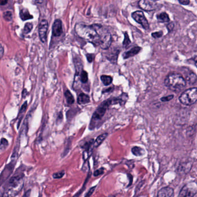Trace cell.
Listing matches in <instances>:
<instances>
[{
  "label": "cell",
  "instance_id": "obj_1",
  "mask_svg": "<svg viewBox=\"0 0 197 197\" xmlns=\"http://www.w3.org/2000/svg\"><path fill=\"white\" fill-rule=\"evenodd\" d=\"M75 31L82 39L92 43L95 46H100L102 49H108L112 44L110 33L101 24L86 25L79 23L75 25Z\"/></svg>",
  "mask_w": 197,
  "mask_h": 197
},
{
  "label": "cell",
  "instance_id": "obj_2",
  "mask_svg": "<svg viewBox=\"0 0 197 197\" xmlns=\"http://www.w3.org/2000/svg\"><path fill=\"white\" fill-rule=\"evenodd\" d=\"M21 168H18L7 184L4 197H14L20 191L23 186L24 173Z\"/></svg>",
  "mask_w": 197,
  "mask_h": 197
},
{
  "label": "cell",
  "instance_id": "obj_3",
  "mask_svg": "<svg viewBox=\"0 0 197 197\" xmlns=\"http://www.w3.org/2000/svg\"><path fill=\"white\" fill-rule=\"evenodd\" d=\"M123 102H125V101H124V98L122 99L121 98H110L104 101L101 105L98 107V108L92 115V118L90 124V129L92 130L95 128L96 124L104 117L110 105L122 103L123 104Z\"/></svg>",
  "mask_w": 197,
  "mask_h": 197
},
{
  "label": "cell",
  "instance_id": "obj_4",
  "mask_svg": "<svg viewBox=\"0 0 197 197\" xmlns=\"http://www.w3.org/2000/svg\"><path fill=\"white\" fill-rule=\"evenodd\" d=\"M164 84L172 91L179 92L186 86V82L182 75L171 73L165 78Z\"/></svg>",
  "mask_w": 197,
  "mask_h": 197
},
{
  "label": "cell",
  "instance_id": "obj_5",
  "mask_svg": "<svg viewBox=\"0 0 197 197\" xmlns=\"http://www.w3.org/2000/svg\"><path fill=\"white\" fill-rule=\"evenodd\" d=\"M197 100V88H190L185 90L179 96V101L183 105L190 106L195 104Z\"/></svg>",
  "mask_w": 197,
  "mask_h": 197
},
{
  "label": "cell",
  "instance_id": "obj_6",
  "mask_svg": "<svg viewBox=\"0 0 197 197\" xmlns=\"http://www.w3.org/2000/svg\"><path fill=\"white\" fill-rule=\"evenodd\" d=\"M17 157L18 155L12 154L11 161L5 166L4 169L1 172L0 174V187L4 183L5 181L7 180L12 173L16 163Z\"/></svg>",
  "mask_w": 197,
  "mask_h": 197
},
{
  "label": "cell",
  "instance_id": "obj_7",
  "mask_svg": "<svg viewBox=\"0 0 197 197\" xmlns=\"http://www.w3.org/2000/svg\"><path fill=\"white\" fill-rule=\"evenodd\" d=\"M197 185L195 183L186 184L181 189L179 197H194L197 194Z\"/></svg>",
  "mask_w": 197,
  "mask_h": 197
},
{
  "label": "cell",
  "instance_id": "obj_8",
  "mask_svg": "<svg viewBox=\"0 0 197 197\" xmlns=\"http://www.w3.org/2000/svg\"><path fill=\"white\" fill-rule=\"evenodd\" d=\"M132 18L134 20L140 24L145 30H148L149 28V22L145 17L144 13L141 11H137L132 13Z\"/></svg>",
  "mask_w": 197,
  "mask_h": 197
},
{
  "label": "cell",
  "instance_id": "obj_9",
  "mask_svg": "<svg viewBox=\"0 0 197 197\" xmlns=\"http://www.w3.org/2000/svg\"><path fill=\"white\" fill-rule=\"evenodd\" d=\"M157 2L155 1L141 0L139 2V6L140 8L146 11H154L157 8Z\"/></svg>",
  "mask_w": 197,
  "mask_h": 197
},
{
  "label": "cell",
  "instance_id": "obj_10",
  "mask_svg": "<svg viewBox=\"0 0 197 197\" xmlns=\"http://www.w3.org/2000/svg\"><path fill=\"white\" fill-rule=\"evenodd\" d=\"M48 22L46 20H43L40 23L39 25V36L41 41L45 43L46 41L47 32L48 30Z\"/></svg>",
  "mask_w": 197,
  "mask_h": 197
},
{
  "label": "cell",
  "instance_id": "obj_11",
  "mask_svg": "<svg viewBox=\"0 0 197 197\" xmlns=\"http://www.w3.org/2000/svg\"><path fill=\"white\" fill-rule=\"evenodd\" d=\"M53 35L54 36H60L62 32V22L60 19L56 20L53 24Z\"/></svg>",
  "mask_w": 197,
  "mask_h": 197
},
{
  "label": "cell",
  "instance_id": "obj_12",
  "mask_svg": "<svg viewBox=\"0 0 197 197\" xmlns=\"http://www.w3.org/2000/svg\"><path fill=\"white\" fill-rule=\"evenodd\" d=\"M173 189L170 187H165L158 191L157 197H173Z\"/></svg>",
  "mask_w": 197,
  "mask_h": 197
},
{
  "label": "cell",
  "instance_id": "obj_13",
  "mask_svg": "<svg viewBox=\"0 0 197 197\" xmlns=\"http://www.w3.org/2000/svg\"><path fill=\"white\" fill-rule=\"evenodd\" d=\"M140 50H141V48L139 46H135L132 48L131 49H130L129 51L124 53L123 54V57L124 59H126L130 57H133L135 56L136 54H137L138 53H139Z\"/></svg>",
  "mask_w": 197,
  "mask_h": 197
},
{
  "label": "cell",
  "instance_id": "obj_14",
  "mask_svg": "<svg viewBox=\"0 0 197 197\" xmlns=\"http://www.w3.org/2000/svg\"><path fill=\"white\" fill-rule=\"evenodd\" d=\"M108 135V133H104V134H102L98 136L96 138V140H94L93 142V144H92L93 147L96 148H98L100 145L102 144V143L104 142V140H105V139L107 138Z\"/></svg>",
  "mask_w": 197,
  "mask_h": 197
},
{
  "label": "cell",
  "instance_id": "obj_15",
  "mask_svg": "<svg viewBox=\"0 0 197 197\" xmlns=\"http://www.w3.org/2000/svg\"><path fill=\"white\" fill-rule=\"evenodd\" d=\"M119 53H120L119 50L114 51L112 53H109L108 56H106V58L112 64H116L118 61V58Z\"/></svg>",
  "mask_w": 197,
  "mask_h": 197
},
{
  "label": "cell",
  "instance_id": "obj_16",
  "mask_svg": "<svg viewBox=\"0 0 197 197\" xmlns=\"http://www.w3.org/2000/svg\"><path fill=\"white\" fill-rule=\"evenodd\" d=\"M90 97L89 96L84 93H81L79 94L78 98V102L79 104H86L90 102Z\"/></svg>",
  "mask_w": 197,
  "mask_h": 197
},
{
  "label": "cell",
  "instance_id": "obj_17",
  "mask_svg": "<svg viewBox=\"0 0 197 197\" xmlns=\"http://www.w3.org/2000/svg\"><path fill=\"white\" fill-rule=\"evenodd\" d=\"M20 17L22 19V20H27L31 19L33 16L31 15L28 11L27 9H23L20 11Z\"/></svg>",
  "mask_w": 197,
  "mask_h": 197
},
{
  "label": "cell",
  "instance_id": "obj_18",
  "mask_svg": "<svg viewBox=\"0 0 197 197\" xmlns=\"http://www.w3.org/2000/svg\"><path fill=\"white\" fill-rule=\"evenodd\" d=\"M158 22L160 23H166L170 21V19L168 16V15L165 12H162V13L158 14L157 16Z\"/></svg>",
  "mask_w": 197,
  "mask_h": 197
},
{
  "label": "cell",
  "instance_id": "obj_19",
  "mask_svg": "<svg viewBox=\"0 0 197 197\" xmlns=\"http://www.w3.org/2000/svg\"><path fill=\"white\" fill-rule=\"evenodd\" d=\"M197 79V75L195 74L194 72H190L187 75L186 82L187 81L190 84H194L196 83Z\"/></svg>",
  "mask_w": 197,
  "mask_h": 197
},
{
  "label": "cell",
  "instance_id": "obj_20",
  "mask_svg": "<svg viewBox=\"0 0 197 197\" xmlns=\"http://www.w3.org/2000/svg\"><path fill=\"white\" fill-rule=\"evenodd\" d=\"M132 153L135 156H141L145 154L144 150L138 146H134L131 149Z\"/></svg>",
  "mask_w": 197,
  "mask_h": 197
},
{
  "label": "cell",
  "instance_id": "obj_21",
  "mask_svg": "<svg viewBox=\"0 0 197 197\" xmlns=\"http://www.w3.org/2000/svg\"><path fill=\"white\" fill-rule=\"evenodd\" d=\"M101 80L105 86L109 85L113 81L112 78L110 76L107 75H102L101 76Z\"/></svg>",
  "mask_w": 197,
  "mask_h": 197
},
{
  "label": "cell",
  "instance_id": "obj_22",
  "mask_svg": "<svg viewBox=\"0 0 197 197\" xmlns=\"http://www.w3.org/2000/svg\"><path fill=\"white\" fill-rule=\"evenodd\" d=\"M65 96H66V102L68 104L71 105L74 104L75 101L74 98L69 90H66L65 92Z\"/></svg>",
  "mask_w": 197,
  "mask_h": 197
},
{
  "label": "cell",
  "instance_id": "obj_23",
  "mask_svg": "<svg viewBox=\"0 0 197 197\" xmlns=\"http://www.w3.org/2000/svg\"><path fill=\"white\" fill-rule=\"evenodd\" d=\"M27 105V103L25 102L23 105H22V108L20 109V110L19 112V122H18V127H19V126L20 125V122H21V120H22V118H23V114L25 112L26 109Z\"/></svg>",
  "mask_w": 197,
  "mask_h": 197
},
{
  "label": "cell",
  "instance_id": "obj_24",
  "mask_svg": "<svg viewBox=\"0 0 197 197\" xmlns=\"http://www.w3.org/2000/svg\"><path fill=\"white\" fill-rule=\"evenodd\" d=\"M191 168V167H188V163H184L183 164H181L180 165L179 168H178V171L182 173L188 172Z\"/></svg>",
  "mask_w": 197,
  "mask_h": 197
},
{
  "label": "cell",
  "instance_id": "obj_25",
  "mask_svg": "<svg viewBox=\"0 0 197 197\" xmlns=\"http://www.w3.org/2000/svg\"><path fill=\"white\" fill-rule=\"evenodd\" d=\"M124 40L123 42V46L125 48H127V47L130 45V44L131 43V40H130L127 32H124Z\"/></svg>",
  "mask_w": 197,
  "mask_h": 197
},
{
  "label": "cell",
  "instance_id": "obj_26",
  "mask_svg": "<svg viewBox=\"0 0 197 197\" xmlns=\"http://www.w3.org/2000/svg\"><path fill=\"white\" fill-rule=\"evenodd\" d=\"M32 27H33V25L31 23H27L24 27V29H23V33L24 34H28L30 31L32 30Z\"/></svg>",
  "mask_w": 197,
  "mask_h": 197
},
{
  "label": "cell",
  "instance_id": "obj_27",
  "mask_svg": "<svg viewBox=\"0 0 197 197\" xmlns=\"http://www.w3.org/2000/svg\"><path fill=\"white\" fill-rule=\"evenodd\" d=\"M80 80L83 83H86L88 81V72L85 71H82L80 73Z\"/></svg>",
  "mask_w": 197,
  "mask_h": 197
},
{
  "label": "cell",
  "instance_id": "obj_28",
  "mask_svg": "<svg viewBox=\"0 0 197 197\" xmlns=\"http://www.w3.org/2000/svg\"><path fill=\"white\" fill-rule=\"evenodd\" d=\"M3 18L7 22H9L12 19V14L10 11H6L3 13Z\"/></svg>",
  "mask_w": 197,
  "mask_h": 197
},
{
  "label": "cell",
  "instance_id": "obj_29",
  "mask_svg": "<svg viewBox=\"0 0 197 197\" xmlns=\"http://www.w3.org/2000/svg\"><path fill=\"white\" fill-rule=\"evenodd\" d=\"M8 145V140L5 138H2L0 140V150H4L5 149Z\"/></svg>",
  "mask_w": 197,
  "mask_h": 197
},
{
  "label": "cell",
  "instance_id": "obj_30",
  "mask_svg": "<svg viewBox=\"0 0 197 197\" xmlns=\"http://www.w3.org/2000/svg\"><path fill=\"white\" fill-rule=\"evenodd\" d=\"M65 174L64 171H60V172H58L56 173H54L53 175V178L54 179H61L62 178Z\"/></svg>",
  "mask_w": 197,
  "mask_h": 197
},
{
  "label": "cell",
  "instance_id": "obj_31",
  "mask_svg": "<svg viewBox=\"0 0 197 197\" xmlns=\"http://www.w3.org/2000/svg\"><path fill=\"white\" fill-rule=\"evenodd\" d=\"M89 179V174L88 175V178H87V180H86V181H85V182H84V183L83 184V187H82V188H81V190L79 191L78 193H77L76 195H75L73 197H80V194H82V193H83V191H84V188H85V185L87 183V182H88V180Z\"/></svg>",
  "mask_w": 197,
  "mask_h": 197
},
{
  "label": "cell",
  "instance_id": "obj_32",
  "mask_svg": "<svg viewBox=\"0 0 197 197\" xmlns=\"http://www.w3.org/2000/svg\"><path fill=\"white\" fill-rule=\"evenodd\" d=\"M162 35H163V32L162 31L155 32L152 34V36L154 38H156V39L161 38Z\"/></svg>",
  "mask_w": 197,
  "mask_h": 197
},
{
  "label": "cell",
  "instance_id": "obj_33",
  "mask_svg": "<svg viewBox=\"0 0 197 197\" xmlns=\"http://www.w3.org/2000/svg\"><path fill=\"white\" fill-rule=\"evenodd\" d=\"M173 95H170L166 96H164L161 98V101L162 102H168V101H171L173 98Z\"/></svg>",
  "mask_w": 197,
  "mask_h": 197
},
{
  "label": "cell",
  "instance_id": "obj_34",
  "mask_svg": "<svg viewBox=\"0 0 197 197\" xmlns=\"http://www.w3.org/2000/svg\"><path fill=\"white\" fill-rule=\"evenodd\" d=\"M104 172V168H101V169H98L94 172V176H98L100 175L103 174Z\"/></svg>",
  "mask_w": 197,
  "mask_h": 197
},
{
  "label": "cell",
  "instance_id": "obj_35",
  "mask_svg": "<svg viewBox=\"0 0 197 197\" xmlns=\"http://www.w3.org/2000/svg\"><path fill=\"white\" fill-rule=\"evenodd\" d=\"M96 186H94V187H92V188H90L89 190H88V191L87 194H86V195H85V197H91V195H92L93 193L94 192V190H96Z\"/></svg>",
  "mask_w": 197,
  "mask_h": 197
},
{
  "label": "cell",
  "instance_id": "obj_36",
  "mask_svg": "<svg viewBox=\"0 0 197 197\" xmlns=\"http://www.w3.org/2000/svg\"><path fill=\"white\" fill-rule=\"evenodd\" d=\"M86 57L88 59V62H92L93 61V60L94 59L95 56L94 54H86Z\"/></svg>",
  "mask_w": 197,
  "mask_h": 197
},
{
  "label": "cell",
  "instance_id": "obj_37",
  "mask_svg": "<svg viewBox=\"0 0 197 197\" xmlns=\"http://www.w3.org/2000/svg\"><path fill=\"white\" fill-rule=\"evenodd\" d=\"M174 26H175V25H174V24H173V23H169L168 25H167V29H168V30L169 32H171V31H172L173 30V28H174Z\"/></svg>",
  "mask_w": 197,
  "mask_h": 197
},
{
  "label": "cell",
  "instance_id": "obj_38",
  "mask_svg": "<svg viewBox=\"0 0 197 197\" xmlns=\"http://www.w3.org/2000/svg\"><path fill=\"white\" fill-rule=\"evenodd\" d=\"M179 2L181 4L187 5L190 4L189 0H179Z\"/></svg>",
  "mask_w": 197,
  "mask_h": 197
},
{
  "label": "cell",
  "instance_id": "obj_39",
  "mask_svg": "<svg viewBox=\"0 0 197 197\" xmlns=\"http://www.w3.org/2000/svg\"><path fill=\"white\" fill-rule=\"evenodd\" d=\"M4 48L2 46V45L0 44V58H2L3 55H4Z\"/></svg>",
  "mask_w": 197,
  "mask_h": 197
},
{
  "label": "cell",
  "instance_id": "obj_40",
  "mask_svg": "<svg viewBox=\"0 0 197 197\" xmlns=\"http://www.w3.org/2000/svg\"><path fill=\"white\" fill-rule=\"evenodd\" d=\"M30 194H31V190H28L27 191H26V192L25 193V194H24V195L23 196V197H30Z\"/></svg>",
  "mask_w": 197,
  "mask_h": 197
},
{
  "label": "cell",
  "instance_id": "obj_41",
  "mask_svg": "<svg viewBox=\"0 0 197 197\" xmlns=\"http://www.w3.org/2000/svg\"><path fill=\"white\" fill-rule=\"evenodd\" d=\"M113 90V88H108V89H106V90H103V91H102V93H104V92H112Z\"/></svg>",
  "mask_w": 197,
  "mask_h": 197
},
{
  "label": "cell",
  "instance_id": "obj_42",
  "mask_svg": "<svg viewBox=\"0 0 197 197\" xmlns=\"http://www.w3.org/2000/svg\"><path fill=\"white\" fill-rule=\"evenodd\" d=\"M8 3V1L5 0H0V5H4Z\"/></svg>",
  "mask_w": 197,
  "mask_h": 197
}]
</instances>
